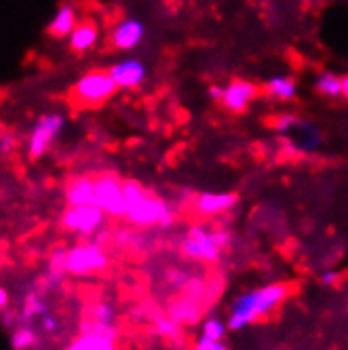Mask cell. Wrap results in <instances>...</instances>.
<instances>
[{
	"label": "cell",
	"instance_id": "6da1fadb",
	"mask_svg": "<svg viewBox=\"0 0 348 350\" xmlns=\"http://www.w3.org/2000/svg\"><path fill=\"white\" fill-rule=\"evenodd\" d=\"M289 295V287L281 283H272L260 289L245 291L235 297L228 314V329L241 332L247 325H252L260 319H266L272 314Z\"/></svg>",
	"mask_w": 348,
	"mask_h": 350
},
{
	"label": "cell",
	"instance_id": "7a4b0ae2",
	"mask_svg": "<svg viewBox=\"0 0 348 350\" xmlns=\"http://www.w3.org/2000/svg\"><path fill=\"white\" fill-rule=\"evenodd\" d=\"M122 190H125V201H127V219L137 228H169L176 213L165 203L163 198L148 192L139 182L125 180L122 182Z\"/></svg>",
	"mask_w": 348,
	"mask_h": 350
},
{
	"label": "cell",
	"instance_id": "3957f363",
	"mask_svg": "<svg viewBox=\"0 0 348 350\" xmlns=\"http://www.w3.org/2000/svg\"><path fill=\"white\" fill-rule=\"evenodd\" d=\"M230 243V232L224 228H213L209 224H194L180 241V254L186 260L215 264L219 262L224 249Z\"/></svg>",
	"mask_w": 348,
	"mask_h": 350
},
{
	"label": "cell",
	"instance_id": "277c9868",
	"mask_svg": "<svg viewBox=\"0 0 348 350\" xmlns=\"http://www.w3.org/2000/svg\"><path fill=\"white\" fill-rule=\"evenodd\" d=\"M116 83L110 77V72H102V70H93L89 74L74 85L72 89V99L77 106L83 108H95L102 106L106 99H110L116 91Z\"/></svg>",
	"mask_w": 348,
	"mask_h": 350
},
{
	"label": "cell",
	"instance_id": "5b68a950",
	"mask_svg": "<svg viewBox=\"0 0 348 350\" xmlns=\"http://www.w3.org/2000/svg\"><path fill=\"white\" fill-rule=\"evenodd\" d=\"M110 266V258L104 252L102 243L85 241L68 249V274L74 277H89L97 274Z\"/></svg>",
	"mask_w": 348,
	"mask_h": 350
},
{
	"label": "cell",
	"instance_id": "8992f818",
	"mask_svg": "<svg viewBox=\"0 0 348 350\" xmlns=\"http://www.w3.org/2000/svg\"><path fill=\"white\" fill-rule=\"evenodd\" d=\"M95 205L108 217L127 215V201H125V190H122V180H118L114 173H102L95 178Z\"/></svg>",
	"mask_w": 348,
	"mask_h": 350
},
{
	"label": "cell",
	"instance_id": "52a82bcc",
	"mask_svg": "<svg viewBox=\"0 0 348 350\" xmlns=\"http://www.w3.org/2000/svg\"><path fill=\"white\" fill-rule=\"evenodd\" d=\"M106 213L97 205H81V207H68L62 215V226L68 232L93 237L106 226Z\"/></svg>",
	"mask_w": 348,
	"mask_h": 350
},
{
	"label": "cell",
	"instance_id": "ba28073f",
	"mask_svg": "<svg viewBox=\"0 0 348 350\" xmlns=\"http://www.w3.org/2000/svg\"><path fill=\"white\" fill-rule=\"evenodd\" d=\"M64 127V118L59 114H46L42 116L38 122H36V127L30 135V146H28V152L32 159H40L49 146H51L55 142V137L59 135Z\"/></svg>",
	"mask_w": 348,
	"mask_h": 350
},
{
	"label": "cell",
	"instance_id": "9c48e42d",
	"mask_svg": "<svg viewBox=\"0 0 348 350\" xmlns=\"http://www.w3.org/2000/svg\"><path fill=\"white\" fill-rule=\"evenodd\" d=\"M237 203L239 196L235 192H201L198 196H194L192 209L201 217H217L230 211Z\"/></svg>",
	"mask_w": 348,
	"mask_h": 350
},
{
	"label": "cell",
	"instance_id": "30bf717a",
	"mask_svg": "<svg viewBox=\"0 0 348 350\" xmlns=\"http://www.w3.org/2000/svg\"><path fill=\"white\" fill-rule=\"evenodd\" d=\"M256 95H258V87L254 83L235 81L228 87H224L219 102L226 106L230 112H243V110H247V106L254 102Z\"/></svg>",
	"mask_w": 348,
	"mask_h": 350
},
{
	"label": "cell",
	"instance_id": "8fae6325",
	"mask_svg": "<svg viewBox=\"0 0 348 350\" xmlns=\"http://www.w3.org/2000/svg\"><path fill=\"white\" fill-rule=\"evenodd\" d=\"M167 314L180 325H194L203 314V299L184 293L182 297L173 299V302L169 304Z\"/></svg>",
	"mask_w": 348,
	"mask_h": 350
},
{
	"label": "cell",
	"instance_id": "7c38bea8",
	"mask_svg": "<svg viewBox=\"0 0 348 350\" xmlns=\"http://www.w3.org/2000/svg\"><path fill=\"white\" fill-rule=\"evenodd\" d=\"M66 203L68 207L95 205V178L81 175V178L70 180L66 186Z\"/></svg>",
	"mask_w": 348,
	"mask_h": 350
},
{
	"label": "cell",
	"instance_id": "4fadbf2b",
	"mask_svg": "<svg viewBox=\"0 0 348 350\" xmlns=\"http://www.w3.org/2000/svg\"><path fill=\"white\" fill-rule=\"evenodd\" d=\"M110 77L114 79L116 87L129 89V87H137L144 81L146 68L137 59H127V62H120V64L112 66L110 68Z\"/></svg>",
	"mask_w": 348,
	"mask_h": 350
},
{
	"label": "cell",
	"instance_id": "5bb4252c",
	"mask_svg": "<svg viewBox=\"0 0 348 350\" xmlns=\"http://www.w3.org/2000/svg\"><path fill=\"white\" fill-rule=\"evenodd\" d=\"M144 36V26L135 19H125L114 28L112 32V44L116 49H133Z\"/></svg>",
	"mask_w": 348,
	"mask_h": 350
},
{
	"label": "cell",
	"instance_id": "9a60e30c",
	"mask_svg": "<svg viewBox=\"0 0 348 350\" xmlns=\"http://www.w3.org/2000/svg\"><path fill=\"white\" fill-rule=\"evenodd\" d=\"M66 350H116V340L104 334L83 332L68 344Z\"/></svg>",
	"mask_w": 348,
	"mask_h": 350
},
{
	"label": "cell",
	"instance_id": "2e32d148",
	"mask_svg": "<svg viewBox=\"0 0 348 350\" xmlns=\"http://www.w3.org/2000/svg\"><path fill=\"white\" fill-rule=\"evenodd\" d=\"M97 40V26L93 21H83L70 34V44L74 51H87Z\"/></svg>",
	"mask_w": 348,
	"mask_h": 350
},
{
	"label": "cell",
	"instance_id": "e0dca14e",
	"mask_svg": "<svg viewBox=\"0 0 348 350\" xmlns=\"http://www.w3.org/2000/svg\"><path fill=\"white\" fill-rule=\"evenodd\" d=\"M74 28H77V15H74V9L72 7H62L57 11V15L53 17L51 26H49V32H51L55 38H62V36L72 34Z\"/></svg>",
	"mask_w": 348,
	"mask_h": 350
},
{
	"label": "cell",
	"instance_id": "ac0fdd59",
	"mask_svg": "<svg viewBox=\"0 0 348 350\" xmlns=\"http://www.w3.org/2000/svg\"><path fill=\"white\" fill-rule=\"evenodd\" d=\"M155 332L169 342H182V336H184L182 325L173 321L169 314H157L155 317Z\"/></svg>",
	"mask_w": 348,
	"mask_h": 350
},
{
	"label": "cell",
	"instance_id": "d6986e66",
	"mask_svg": "<svg viewBox=\"0 0 348 350\" xmlns=\"http://www.w3.org/2000/svg\"><path fill=\"white\" fill-rule=\"evenodd\" d=\"M44 314H49V306H46V302L40 297V295H36V293H32V295H28L26 299H23V306H21V321L26 323V325H30L34 319H42Z\"/></svg>",
	"mask_w": 348,
	"mask_h": 350
},
{
	"label": "cell",
	"instance_id": "ffe728a7",
	"mask_svg": "<svg viewBox=\"0 0 348 350\" xmlns=\"http://www.w3.org/2000/svg\"><path fill=\"white\" fill-rule=\"evenodd\" d=\"M38 344V332L32 325L23 323L21 327H15L11 334V346L13 350H30Z\"/></svg>",
	"mask_w": 348,
	"mask_h": 350
},
{
	"label": "cell",
	"instance_id": "44dd1931",
	"mask_svg": "<svg viewBox=\"0 0 348 350\" xmlns=\"http://www.w3.org/2000/svg\"><path fill=\"white\" fill-rule=\"evenodd\" d=\"M266 91L277 99H291L295 95V83L285 77H275L266 83Z\"/></svg>",
	"mask_w": 348,
	"mask_h": 350
},
{
	"label": "cell",
	"instance_id": "7402d4cb",
	"mask_svg": "<svg viewBox=\"0 0 348 350\" xmlns=\"http://www.w3.org/2000/svg\"><path fill=\"white\" fill-rule=\"evenodd\" d=\"M317 91L327 97L342 95V79H338L336 74H321L317 79Z\"/></svg>",
	"mask_w": 348,
	"mask_h": 350
},
{
	"label": "cell",
	"instance_id": "603a6c76",
	"mask_svg": "<svg viewBox=\"0 0 348 350\" xmlns=\"http://www.w3.org/2000/svg\"><path fill=\"white\" fill-rule=\"evenodd\" d=\"M226 332H228V323L219 321L217 317H209L201 327V336L209 340H224Z\"/></svg>",
	"mask_w": 348,
	"mask_h": 350
},
{
	"label": "cell",
	"instance_id": "cb8c5ba5",
	"mask_svg": "<svg viewBox=\"0 0 348 350\" xmlns=\"http://www.w3.org/2000/svg\"><path fill=\"white\" fill-rule=\"evenodd\" d=\"M49 272L53 274H68V249L66 247H55L51 256H49Z\"/></svg>",
	"mask_w": 348,
	"mask_h": 350
},
{
	"label": "cell",
	"instance_id": "d4e9b609",
	"mask_svg": "<svg viewBox=\"0 0 348 350\" xmlns=\"http://www.w3.org/2000/svg\"><path fill=\"white\" fill-rule=\"evenodd\" d=\"M194 350H228V346L224 344V340H209L201 336L194 342Z\"/></svg>",
	"mask_w": 348,
	"mask_h": 350
},
{
	"label": "cell",
	"instance_id": "484cf974",
	"mask_svg": "<svg viewBox=\"0 0 348 350\" xmlns=\"http://www.w3.org/2000/svg\"><path fill=\"white\" fill-rule=\"evenodd\" d=\"M338 279H340V274H338L336 270H323V272L319 274V281H321L323 285H336Z\"/></svg>",
	"mask_w": 348,
	"mask_h": 350
},
{
	"label": "cell",
	"instance_id": "4316f807",
	"mask_svg": "<svg viewBox=\"0 0 348 350\" xmlns=\"http://www.w3.org/2000/svg\"><path fill=\"white\" fill-rule=\"evenodd\" d=\"M293 124H297L293 116H283V118H281V120L277 122V129L285 133V131H289V129L293 127Z\"/></svg>",
	"mask_w": 348,
	"mask_h": 350
},
{
	"label": "cell",
	"instance_id": "83f0119b",
	"mask_svg": "<svg viewBox=\"0 0 348 350\" xmlns=\"http://www.w3.org/2000/svg\"><path fill=\"white\" fill-rule=\"evenodd\" d=\"M42 329L44 332H55L57 329V321L53 319V314H44L42 317Z\"/></svg>",
	"mask_w": 348,
	"mask_h": 350
},
{
	"label": "cell",
	"instance_id": "f1b7e54d",
	"mask_svg": "<svg viewBox=\"0 0 348 350\" xmlns=\"http://www.w3.org/2000/svg\"><path fill=\"white\" fill-rule=\"evenodd\" d=\"M9 306V291L0 285V310H5Z\"/></svg>",
	"mask_w": 348,
	"mask_h": 350
},
{
	"label": "cell",
	"instance_id": "f546056e",
	"mask_svg": "<svg viewBox=\"0 0 348 350\" xmlns=\"http://www.w3.org/2000/svg\"><path fill=\"white\" fill-rule=\"evenodd\" d=\"M342 93L346 95V99H348V74L342 79Z\"/></svg>",
	"mask_w": 348,
	"mask_h": 350
},
{
	"label": "cell",
	"instance_id": "4dcf8cb0",
	"mask_svg": "<svg viewBox=\"0 0 348 350\" xmlns=\"http://www.w3.org/2000/svg\"><path fill=\"white\" fill-rule=\"evenodd\" d=\"M3 262H5V258H3V254H0V268H3Z\"/></svg>",
	"mask_w": 348,
	"mask_h": 350
}]
</instances>
